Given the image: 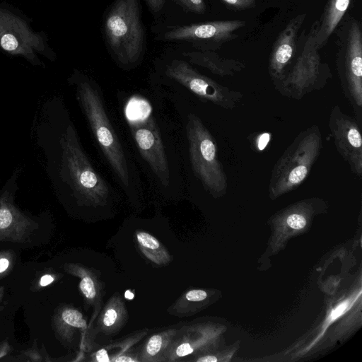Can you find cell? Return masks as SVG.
I'll return each instance as SVG.
<instances>
[{
	"label": "cell",
	"mask_w": 362,
	"mask_h": 362,
	"mask_svg": "<svg viewBox=\"0 0 362 362\" xmlns=\"http://www.w3.org/2000/svg\"><path fill=\"white\" fill-rule=\"evenodd\" d=\"M140 0H115L103 18L107 47L115 60L124 66L140 62L146 45Z\"/></svg>",
	"instance_id": "6da1fadb"
},
{
	"label": "cell",
	"mask_w": 362,
	"mask_h": 362,
	"mask_svg": "<svg viewBox=\"0 0 362 362\" xmlns=\"http://www.w3.org/2000/svg\"><path fill=\"white\" fill-rule=\"evenodd\" d=\"M322 143L316 124L297 135L274 165L269 182L272 198L295 189L306 180L320 156Z\"/></svg>",
	"instance_id": "7a4b0ae2"
},
{
	"label": "cell",
	"mask_w": 362,
	"mask_h": 362,
	"mask_svg": "<svg viewBox=\"0 0 362 362\" xmlns=\"http://www.w3.org/2000/svg\"><path fill=\"white\" fill-rule=\"evenodd\" d=\"M320 21H315L304 38L300 50L297 45L293 64L275 87L283 96L301 100L306 95L321 90L332 77L329 66L321 61L315 35Z\"/></svg>",
	"instance_id": "3957f363"
},
{
	"label": "cell",
	"mask_w": 362,
	"mask_h": 362,
	"mask_svg": "<svg viewBox=\"0 0 362 362\" xmlns=\"http://www.w3.org/2000/svg\"><path fill=\"white\" fill-rule=\"evenodd\" d=\"M192 169L204 188L222 196L228 188L227 176L217 154L216 141L196 115L190 114L186 126Z\"/></svg>",
	"instance_id": "277c9868"
},
{
	"label": "cell",
	"mask_w": 362,
	"mask_h": 362,
	"mask_svg": "<svg viewBox=\"0 0 362 362\" xmlns=\"http://www.w3.org/2000/svg\"><path fill=\"white\" fill-rule=\"evenodd\" d=\"M78 99L90 128L111 167L121 182L129 183L127 160L116 133L106 115L98 90L88 81L77 84Z\"/></svg>",
	"instance_id": "5b68a950"
},
{
	"label": "cell",
	"mask_w": 362,
	"mask_h": 362,
	"mask_svg": "<svg viewBox=\"0 0 362 362\" xmlns=\"http://www.w3.org/2000/svg\"><path fill=\"white\" fill-rule=\"evenodd\" d=\"M0 47L14 55H21L34 65L42 63L37 54L54 60L45 34L35 32L28 22L16 12L0 5Z\"/></svg>",
	"instance_id": "8992f818"
},
{
	"label": "cell",
	"mask_w": 362,
	"mask_h": 362,
	"mask_svg": "<svg viewBox=\"0 0 362 362\" xmlns=\"http://www.w3.org/2000/svg\"><path fill=\"white\" fill-rule=\"evenodd\" d=\"M62 146L71 186L90 199L106 195L107 185L90 165L71 126L68 127L63 136Z\"/></svg>",
	"instance_id": "52a82bcc"
},
{
	"label": "cell",
	"mask_w": 362,
	"mask_h": 362,
	"mask_svg": "<svg viewBox=\"0 0 362 362\" xmlns=\"http://www.w3.org/2000/svg\"><path fill=\"white\" fill-rule=\"evenodd\" d=\"M337 69L344 96L352 106L356 120L362 121V33L354 21L349 28L344 57H339Z\"/></svg>",
	"instance_id": "ba28073f"
},
{
	"label": "cell",
	"mask_w": 362,
	"mask_h": 362,
	"mask_svg": "<svg viewBox=\"0 0 362 362\" xmlns=\"http://www.w3.org/2000/svg\"><path fill=\"white\" fill-rule=\"evenodd\" d=\"M167 75L189 88L202 100L210 102L227 110L236 107L243 94L218 83L202 75L186 61H172L166 69Z\"/></svg>",
	"instance_id": "9c48e42d"
},
{
	"label": "cell",
	"mask_w": 362,
	"mask_h": 362,
	"mask_svg": "<svg viewBox=\"0 0 362 362\" xmlns=\"http://www.w3.org/2000/svg\"><path fill=\"white\" fill-rule=\"evenodd\" d=\"M328 126L339 153L348 163L355 175L362 176V136L361 125L351 116L344 113L339 105L331 110Z\"/></svg>",
	"instance_id": "30bf717a"
},
{
	"label": "cell",
	"mask_w": 362,
	"mask_h": 362,
	"mask_svg": "<svg viewBox=\"0 0 362 362\" xmlns=\"http://www.w3.org/2000/svg\"><path fill=\"white\" fill-rule=\"evenodd\" d=\"M128 122L141 154L161 183L167 185L170 180L169 168L154 119L149 115Z\"/></svg>",
	"instance_id": "8fae6325"
},
{
	"label": "cell",
	"mask_w": 362,
	"mask_h": 362,
	"mask_svg": "<svg viewBox=\"0 0 362 362\" xmlns=\"http://www.w3.org/2000/svg\"><path fill=\"white\" fill-rule=\"evenodd\" d=\"M245 25V21L232 20L175 26L167 30L163 35V39L168 41L221 44L236 37L234 32Z\"/></svg>",
	"instance_id": "7c38bea8"
},
{
	"label": "cell",
	"mask_w": 362,
	"mask_h": 362,
	"mask_svg": "<svg viewBox=\"0 0 362 362\" xmlns=\"http://www.w3.org/2000/svg\"><path fill=\"white\" fill-rule=\"evenodd\" d=\"M306 18V13L293 18L278 36L269 60L268 71L276 87L284 78L294 61L297 51L298 31Z\"/></svg>",
	"instance_id": "4fadbf2b"
},
{
	"label": "cell",
	"mask_w": 362,
	"mask_h": 362,
	"mask_svg": "<svg viewBox=\"0 0 362 362\" xmlns=\"http://www.w3.org/2000/svg\"><path fill=\"white\" fill-rule=\"evenodd\" d=\"M183 54L189 62L206 68L221 77L234 76L245 68L242 62L221 57L210 50L192 51Z\"/></svg>",
	"instance_id": "5bb4252c"
},
{
	"label": "cell",
	"mask_w": 362,
	"mask_h": 362,
	"mask_svg": "<svg viewBox=\"0 0 362 362\" xmlns=\"http://www.w3.org/2000/svg\"><path fill=\"white\" fill-rule=\"evenodd\" d=\"M351 2V0H328L315 35V42L319 49L326 44L346 13Z\"/></svg>",
	"instance_id": "9a60e30c"
},
{
	"label": "cell",
	"mask_w": 362,
	"mask_h": 362,
	"mask_svg": "<svg viewBox=\"0 0 362 362\" xmlns=\"http://www.w3.org/2000/svg\"><path fill=\"white\" fill-rule=\"evenodd\" d=\"M151 107L142 99L132 98L128 103L126 115L128 119H144L150 115Z\"/></svg>",
	"instance_id": "2e32d148"
},
{
	"label": "cell",
	"mask_w": 362,
	"mask_h": 362,
	"mask_svg": "<svg viewBox=\"0 0 362 362\" xmlns=\"http://www.w3.org/2000/svg\"><path fill=\"white\" fill-rule=\"evenodd\" d=\"M64 321L75 327L86 328V322L81 313L75 310H66L62 313Z\"/></svg>",
	"instance_id": "e0dca14e"
},
{
	"label": "cell",
	"mask_w": 362,
	"mask_h": 362,
	"mask_svg": "<svg viewBox=\"0 0 362 362\" xmlns=\"http://www.w3.org/2000/svg\"><path fill=\"white\" fill-rule=\"evenodd\" d=\"M185 10L197 13L203 14L206 11V4L204 0H175Z\"/></svg>",
	"instance_id": "ac0fdd59"
},
{
	"label": "cell",
	"mask_w": 362,
	"mask_h": 362,
	"mask_svg": "<svg viewBox=\"0 0 362 362\" xmlns=\"http://www.w3.org/2000/svg\"><path fill=\"white\" fill-rule=\"evenodd\" d=\"M13 214L11 208L4 201L0 202V229L8 228L13 222Z\"/></svg>",
	"instance_id": "d6986e66"
},
{
	"label": "cell",
	"mask_w": 362,
	"mask_h": 362,
	"mask_svg": "<svg viewBox=\"0 0 362 362\" xmlns=\"http://www.w3.org/2000/svg\"><path fill=\"white\" fill-rule=\"evenodd\" d=\"M286 223L291 228L300 230L306 226L307 220L302 214L292 213L288 215Z\"/></svg>",
	"instance_id": "ffe728a7"
},
{
	"label": "cell",
	"mask_w": 362,
	"mask_h": 362,
	"mask_svg": "<svg viewBox=\"0 0 362 362\" xmlns=\"http://www.w3.org/2000/svg\"><path fill=\"white\" fill-rule=\"evenodd\" d=\"M136 235L139 244L145 247L154 250L158 248L160 246L157 239L148 233L140 232L138 233Z\"/></svg>",
	"instance_id": "44dd1931"
},
{
	"label": "cell",
	"mask_w": 362,
	"mask_h": 362,
	"mask_svg": "<svg viewBox=\"0 0 362 362\" xmlns=\"http://www.w3.org/2000/svg\"><path fill=\"white\" fill-rule=\"evenodd\" d=\"M80 288L87 298L92 299L95 297V288L91 278L85 276L81 281Z\"/></svg>",
	"instance_id": "7402d4cb"
},
{
	"label": "cell",
	"mask_w": 362,
	"mask_h": 362,
	"mask_svg": "<svg viewBox=\"0 0 362 362\" xmlns=\"http://www.w3.org/2000/svg\"><path fill=\"white\" fill-rule=\"evenodd\" d=\"M236 10H245L255 6V0H221Z\"/></svg>",
	"instance_id": "603a6c76"
},
{
	"label": "cell",
	"mask_w": 362,
	"mask_h": 362,
	"mask_svg": "<svg viewBox=\"0 0 362 362\" xmlns=\"http://www.w3.org/2000/svg\"><path fill=\"white\" fill-rule=\"evenodd\" d=\"M162 344V339L159 335H154L149 339L146 350L151 356L156 355L160 349Z\"/></svg>",
	"instance_id": "cb8c5ba5"
},
{
	"label": "cell",
	"mask_w": 362,
	"mask_h": 362,
	"mask_svg": "<svg viewBox=\"0 0 362 362\" xmlns=\"http://www.w3.org/2000/svg\"><path fill=\"white\" fill-rule=\"evenodd\" d=\"M206 293L202 290H192L187 293L186 298L189 301H200L206 298Z\"/></svg>",
	"instance_id": "d4e9b609"
},
{
	"label": "cell",
	"mask_w": 362,
	"mask_h": 362,
	"mask_svg": "<svg viewBox=\"0 0 362 362\" xmlns=\"http://www.w3.org/2000/svg\"><path fill=\"white\" fill-rule=\"evenodd\" d=\"M148 8L153 13H158L165 6L166 0H145Z\"/></svg>",
	"instance_id": "484cf974"
},
{
	"label": "cell",
	"mask_w": 362,
	"mask_h": 362,
	"mask_svg": "<svg viewBox=\"0 0 362 362\" xmlns=\"http://www.w3.org/2000/svg\"><path fill=\"white\" fill-rule=\"evenodd\" d=\"M117 317V313L116 310L114 309H109L105 314L103 323L105 326H111L115 322Z\"/></svg>",
	"instance_id": "4316f807"
},
{
	"label": "cell",
	"mask_w": 362,
	"mask_h": 362,
	"mask_svg": "<svg viewBox=\"0 0 362 362\" xmlns=\"http://www.w3.org/2000/svg\"><path fill=\"white\" fill-rule=\"evenodd\" d=\"M192 352L193 349L188 343L182 344L177 347L176 350V354H177L178 356L180 357L190 354Z\"/></svg>",
	"instance_id": "83f0119b"
},
{
	"label": "cell",
	"mask_w": 362,
	"mask_h": 362,
	"mask_svg": "<svg viewBox=\"0 0 362 362\" xmlns=\"http://www.w3.org/2000/svg\"><path fill=\"white\" fill-rule=\"evenodd\" d=\"M96 359L99 362L110 361L107 353L105 349H100L96 354Z\"/></svg>",
	"instance_id": "f1b7e54d"
},
{
	"label": "cell",
	"mask_w": 362,
	"mask_h": 362,
	"mask_svg": "<svg viewBox=\"0 0 362 362\" xmlns=\"http://www.w3.org/2000/svg\"><path fill=\"white\" fill-rule=\"evenodd\" d=\"M54 279L51 275L46 274L43 276L40 279V285L42 286H45L53 281Z\"/></svg>",
	"instance_id": "f546056e"
},
{
	"label": "cell",
	"mask_w": 362,
	"mask_h": 362,
	"mask_svg": "<svg viewBox=\"0 0 362 362\" xmlns=\"http://www.w3.org/2000/svg\"><path fill=\"white\" fill-rule=\"evenodd\" d=\"M198 362H216L217 358L214 356H206L197 360Z\"/></svg>",
	"instance_id": "4dcf8cb0"
},
{
	"label": "cell",
	"mask_w": 362,
	"mask_h": 362,
	"mask_svg": "<svg viewBox=\"0 0 362 362\" xmlns=\"http://www.w3.org/2000/svg\"><path fill=\"white\" fill-rule=\"evenodd\" d=\"M8 261L6 259H0V272L5 271L8 266Z\"/></svg>",
	"instance_id": "1f68e13d"
},
{
	"label": "cell",
	"mask_w": 362,
	"mask_h": 362,
	"mask_svg": "<svg viewBox=\"0 0 362 362\" xmlns=\"http://www.w3.org/2000/svg\"><path fill=\"white\" fill-rule=\"evenodd\" d=\"M115 361L128 362V361H134V360L131 358L126 357V356H119V358L115 359Z\"/></svg>",
	"instance_id": "d6a6232c"
},
{
	"label": "cell",
	"mask_w": 362,
	"mask_h": 362,
	"mask_svg": "<svg viewBox=\"0 0 362 362\" xmlns=\"http://www.w3.org/2000/svg\"><path fill=\"white\" fill-rule=\"evenodd\" d=\"M124 297L129 300H132L134 298V296L130 291L127 290L125 291Z\"/></svg>",
	"instance_id": "836d02e7"
}]
</instances>
